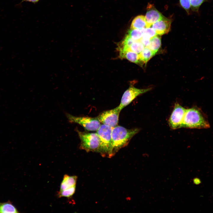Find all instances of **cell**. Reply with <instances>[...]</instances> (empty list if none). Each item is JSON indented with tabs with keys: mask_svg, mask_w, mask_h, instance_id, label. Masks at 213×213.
Returning <instances> with one entry per match:
<instances>
[{
	"mask_svg": "<svg viewBox=\"0 0 213 213\" xmlns=\"http://www.w3.org/2000/svg\"><path fill=\"white\" fill-rule=\"evenodd\" d=\"M139 131V128L129 129L118 125L112 128L111 156L120 149L128 145L131 139Z\"/></svg>",
	"mask_w": 213,
	"mask_h": 213,
	"instance_id": "obj_1",
	"label": "cell"
},
{
	"mask_svg": "<svg viewBox=\"0 0 213 213\" xmlns=\"http://www.w3.org/2000/svg\"><path fill=\"white\" fill-rule=\"evenodd\" d=\"M210 125L201 110L196 107L186 109L181 128H206Z\"/></svg>",
	"mask_w": 213,
	"mask_h": 213,
	"instance_id": "obj_2",
	"label": "cell"
},
{
	"mask_svg": "<svg viewBox=\"0 0 213 213\" xmlns=\"http://www.w3.org/2000/svg\"><path fill=\"white\" fill-rule=\"evenodd\" d=\"M80 140V148L87 152H99L100 140L97 133H88L76 130Z\"/></svg>",
	"mask_w": 213,
	"mask_h": 213,
	"instance_id": "obj_3",
	"label": "cell"
},
{
	"mask_svg": "<svg viewBox=\"0 0 213 213\" xmlns=\"http://www.w3.org/2000/svg\"><path fill=\"white\" fill-rule=\"evenodd\" d=\"M112 128L103 124L96 130L100 140L99 152L107 154L111 156L112 148Z\"/></svg>",
	"mask_w": 213,
	"mask_h": 213,
	"instance_id": "obj_4",
	"label": "cell"
},
{
	"mask_svg": "<svg viewBox=\"0 0 213 213\" xmlns=\"http://www.w3.org/2000/svg\"><path fill=\"white\" fill-rule=\"evenodd\" d=\"M66 114L70 122L79 124L88 131H96L101 125L96 117H76L67 113Z\"/></svg>",
	"mask_w": 213,
	"mask_h": 213,
	"instance_id": "obj_5",
	"label": "cell"
},
{
	"mask_svg": "<svg viewBox=\"0 0 213 213\" xmlns=\"http://www.w3.org/2000/svg\"><path fill=\"white\" fill-rule=\"evenodd\" d=\"M120 111L118 106L101 112L96 117L100 122L113 128L118 125Z\"/></svg>",
	"mask_w": 213,
	"mask_h": 213,
	"instance_id": "obj_6",
	"label": "cell"
},
{
	"mask_svg": "<svg viewBox=\"0 0 213 213\" xmlns=\"http://www.w3.org/2000/svg\"><path fill=\"white\" fill-rule=\"evenodd\" d=\"M151 89V88L144 89H140L131 86L124 93L122 96L120 103L118 107L121 110L128 105L139 95L146 93Z\"/></svg>",
	"mask_w": 213,
	"mask_h": 213,
	"instance_id": "obj_7",
	"label": "cell"
},
{
	"mask_svg": "<svg viewBox=\"0 0 213 213\" xmlns=\"http://www.w3.org/2000/svg\"><path fill=\"white\" fill-rule=\"evenodd\" d=\"M186 109L178 103L175 104L169 120V124L171 128L176 129L181 128Z\"/></svg>",
	"mask_w": 213,
	"mask_h": 213,
	"instance_id": "obj_8",
	"label": "cell"
},
{
	"mask_svg": "<svg viewBox=\"0 0 213 213\" xmlns=\"http://www.w3.org/2000/svg\"><path fill=\"white\" fill-rule=\"evenodd\" d=\"M147 9V11L145 16L146 28L150 27L154 23L165 17L152 4H148Z\"/></svg>",
	"mask_w": 213,
	"mask_h": 213,
	"instance_id": "obj_9",
	"label": "cell"
},
{
	"mask_svg": "<svg viewBox=\"0 0 213 213\" xmlns=\"http://www.w3.org/2000/svg\"><path fill=\"white\" fill-rule=\"evenodd\" d=\"M172 22L171 19L165 17L154 23L151 26L157 35H162L167 33L170 30Z\"/></svg>",
	"mask_w": 213,
	"mask_h": 213,
	"instance_id": "obj_10",
	"label": "cell"
},
{
	"mask_svg": "<svg viewBox=\"0 0 213 213\" xmlns=\"http://www.w3.org/2000/svg\"><path fill=\"white\" fill-rule=\"evenodd\" d=\"M120 57L125 59L136 64L143 63L140 60L139 54L130 51H120Z\"/></svg>",
	"mask_w": 213,
	"mask_h": 213,
	"instance_id": "obj_11",
	"label": "cell"
},
{
	"mask_svg": "<svg viewBox=\"0 0 213 213\" xmlns=\"http://www.w3.org/2000/svg\"><path fill=\"white\" fill-rule=\"evenodd\" d=\"M77 179V177L76 176L64 175L60 185V191L67 189L76 185Z\"/></svg>",
	"mask_w": 213,
	"mask_h": 213,
	"instance_id": "obj_12",
	"label": "cell"
},
{
	"mask_svg": "<svg viewBox=\"0 0 213 213\" xmlns=\"http://www.w3.org/2000/svg\"><path fill=\"white\" fill-rule=\"evenodd\" d=\"M146 28V22L145 16L138 15L133 20L130 25V29H141Z\"/></svg>",
	"mask_w": 213,
	"mask_h": 213,
	"instance_id": "obj_13",
	"label": "cell"
},
{
	"mask_svg": "<svg viewBox=\"0 0 213 213\" xmlns=\"http://www.w3.org/2000/svg\"><path fill=\"white\" fill-rule=\"evenodd\" d=\"M156 54L148 47H145L139 54L141 61L143 63L146 64Z\"/></svg>",
	"mask_w": 213,
	"mask_h": 213,
	"instance_id": "obj_14",
	"label": "cell"
},
{
	"mask_svg": "<svg viewBox=\"0 0 213 213\" xmlns=\"http://www.w3.org/2000/svg\"><path fill=\"white\" fill-rule=\"evenodd\" d=\"M17 209L10 201L0 202V213H18Z\"/></svg>",
	"mask_w": 213,
	"mask_h": 213,
	"instance_id": "obj_15",
	"label": "cell"
},
{
	"mask_svg": "<svg viewBox=\"0 0 213 213\" xmlns=\"http://www.w3.org/2000/svg\"><path fill=\"white\" fill-rule=\"evenodd\" d=\"M161 45V38L157 35L150 39L149 43L147 47L156 53L160 48Z\"/></svg>",
	"mask_w": 213,
	"mask_h": 213,
	"instance_id": "obj_16",
	"label": "cell"
},
{
	"mask_svg": "<svg viewBox=\"0 0 213 213\" xmlns=\"http://www.w3.org/2000/svg\"><path fill=\"white\" fill-rule=\"evenodd\" d=\"M135 41L129 35L127 34L120 44L119 45V51L129 50L131 45Z\"/></svg>",
	"mask_w": 213,
	"mask_h": 213,
	"instance_id": "obj_17",
	"label": "cell"
},
{
	"mask_svg": "<svg viewBox=\"0 0 213 213\" xmlns=\"http://www.w3.org/2000/svg\"><path fill=\"white\" fill-rule=\"evenodd\" d=\"M141 30L142 34V38H143L150 40L157 35L155 30L152 28H145Z\"/></svg>",
	"mask_w": 213,
	"mask_h": 213,
	"instance_id": "obj_18",
	"label": "cell"
},
{
	"mask_svg": "<svg viewBox=\"0 0 213 213\" xmlns=\"http://www.w3.org/2000/svg\"><path fill=\"white\" fill-rule=\"evenodd\" d=\"M128 34L135 41H139L142 36V34L141 29H130L128 31Z\"/></svg>",
	"mask_w": 213,
	"mask_h": 213,
	"instance_id": "obj_19",
	"label": "cell"
},
{
	"mask_svg": "<svg viewBox=\"0 0 213 213\" xmlns=\"http://www.w3.org/2000/svg\"><path fill=\"white\" fill-rule=\"evenodd\" d=\"M144 47L143 45L140 41H136L131 45L129 50L139 54Z\"/></svg>",
	"mask_w": 213,
	"mask_h": 213,
	"instance_id": "obj_20",
	"label": "cell"
},
{
	"mask_svg": "<svg viewBox=\"0 0 213 213\" xmlns=\"http://www.w3.org/2000/svg\"><path fill=\"white\" fill-rule=\"evenodd\" d=\"M76 185L67 189L59 191L58 193L59 198L62 197H70L72 196L75 193V191Z\"/></svg>",
	"mask_w": 213,
	"mask_h": 213,
	"instance_id": "obj_21",
	"label": "cell"
},
{
	"mask_svg": "<svg viewBox=\"0 0 213 213\" xmlns=\"http://www.w3.org/2000/svg\"><path fill=\"white\" fill-rule=\"evenodd\" d=\"M206 0H190L191 8L193 12H198L200 6Z\"/></svg>",
	"mask_w": 213,
	"mask_h": 213,
	"instance_id": "obj_22",
	"label": "cell"
},
{
	"mask_svg": "<svg viewBox=\"0 0 213 213\" xmlns=\"http://www.w3.org/2000/svg\"><path fill=\"white\" fill-rule=\"evenodd\" d=\"M180 1L181 6L189 14L191 8L190 0H180Z\"/></svg>",
	"mask_w": 213,
	"mask_h": 213,
	"instance_id": "obj_23",
	"label": "cell"
},
{
	"mask_svg": "<svg viewBox=\"0 0 213 213\" xmlns=\"http://www.w3.org/2000/svg\"><path fill=\"white\" fill-rule=\"evenodd\" d=\"M139 41L145 47H147L149 43L150 40L142 37Z\"/></svg>",
	"mask_w": 213,
	"mask_h": 213,
	"instance_id": "obj_24",
	"label": "cell"
},
{
	"mask_svg": "<svg viewBox=\"0 0 213 213\" xmlns=\"http://www.w3.org/2000/svg\"><path fill=\"white\" fill-rule=\"evenodd\" d=\"M39 0H23L22 1H26L31 2L34 3L38 2Z\"/></svg>",
	"mask_w": 213,
	"mask_h": 213,
	"instance_id": "obj_25",
	"label": "cell"
}]
</instances>
